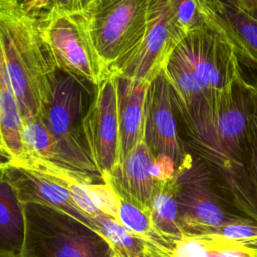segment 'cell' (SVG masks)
I'll list each match as a JSON object with an SVG mask.
<instances>
[{
    "instance_id": "cell-1",
    "label": "cell",
    "mask_w": 257,
    "mask_h": 257,
    "mask_svg": "<svg viewBox=\"0 0 257 257\" xmlns=\"http://www.w3.org/2000/svg\"><path fill=\"white\" fill-rule=\"evenodd\" d=\"M256 88L245 77L238 79L218 99L211 128L187 150L214 170L226 199L240 214L257 220V207L249 176L250 116Z\"/></svg>"
},
{
    "instance_id": "cell-2",
    "label": "cell",
    "mask_w": 257,
    "mask_h": 257,
    "mask_svg": "<svg viewBox=\"0 0 257 257\" xmlns=\"http://www.w3.org/2000/svg\"><path fill=\"white\" fill-rule=\"evenodd\" d=\"M0 46L22 121L42 118L58 69L38 21L21 0H0Z\"/></svg>"
},
{
    "instance_id": "cell-3",
    "label": "cell",
    "mask_w": 257,
    "mask_h": 257,
    "mask_svg": "<svg viewBox=\"0 0 257 257\" xmlns=\"http://www.w3.org/2000/svg\"><path fill=\"white\" fill-rule=\"evenodd\" d=\"M22 257H112L114 249L95 229L64 211L24 203Z\"/></svg>"
},
{
    "instance_id": "cell-4",
    "label": "cell",
    "mask_w": 257,
    "mask_h": 257,
    "mask_svg": "<svg viewBox=\"0 0 257 257\" xmlns=\"http://www.w3.org/2000/svg\"><path fill=\"white\" fill-rule=\"evenodd\" d=\"M87 85L58 71L52 99L42 120L54 139L66 168L87 183H105L87 147L82 122L87 104Z\"/></svg>"
},
{
    "instance_id": "cell-5",
    "label": "cell",
    "mask_w": 257,
    "mask_h": 257,
    "mask_svg": "<svg viewBox=\"0 0 257 257\" xmlns=\"http://www.w3.org/2000/svg\"><path fill=\"white\" fill-rule=\"evenodd\" d=\"M188 152L175 171L183 237L211 234L228 223L246 217L226 199L212 167L200 156Z\"/></svg>"
},
{
    "instance_id": "cell-6",
    "label": "cell",
    "mask_w": 257,
    "mask_h": 257,
    "mask_svg": "<svg viewBox=\"0 0 257 257\" xmlns=\"http://www.w3.org/2000/svg\"><path fill=\"white\" fill-rule=\"evenodd\" d=\"M150 0H97L83 13L94 45L111 73L139 49L148 26Z\"/></svg>"
},
{
    "instance_id": "cell-7",
    "label": "cell",
    "mask_w": 257,
    "mask_h": 257,
    "mask_svg": "<svg viewBox=\"0 0 257 257\" xmlns=\"http://www.w3.org/2000/svg\"><path fill=\"white\" fill-rule=\"evenodd\" d=\"M37 21L58 71L94 88L111 73L94 45L84 13Z\"/></svg>"
},
{
    "instance_id": "cell-8",
    "label": "cell",
    "mask_w": 257,
    "mask_h": 257,
    "mask_svg": "<svg viewBox=\"0 0 257 257\" xmlns=\"http://www.w3.org/2000/svg\"><path fill=\"white\" fill-rule=\"evenodd\" d=\"M174 52L215 101L238 79L245 77L233 47L209 23L188 33Z\"/></svg>"
},
{
    "instance_id": "cell-9",
    "label": "cell",
    "mask_w": 257,
    "mask_h": 257,
    "mask_svg": "<svg viewBox=\"0 0 257 257\" xmlns=\"http://www.w3.org/2000/svg\"><path fill=\"white\" fill-rule=\"evenodd\" d=\"M117 86V76L110 73L94 88L82 122L92 160L104 180L118 163Z\"/></svg>"
},
{
    "instance_id": "cell-10",
    "label": "cell",
    "mask_w": 257,
    "mask_h": 257,
    "mask_svg": "<svg viewBox=\"0 0 257 257\" xmlns=\"http://www.w3.org/2000/svg\"><path fill=\"white\" fill-rule=\"evenodd\" d=\"M183 38L172 17L169 0H150L145 37L132 58L114 74L150 84Z\"/></svg>"
},
{
    "instance_id": "cell-11",
    "label": "cell",
    "mask_w": 257,
    "mask_h": 257,
    "mask_svg": "<svg viewBox=\"0 0 257 257\" xmlns=\"http://www.w3.org/2000/svg\"><path fill=\"white\" fill-rule=\"evenodd\" d=\"M144 142L154 157L171 158L176 169L189 153L181 135L170 88L163 70L148 86Z\"/></svg>"
},
{
    "instance_id": "cell-12",
    "label": "cell",
    "mask_w": 257,
    "mask_h": 257,
    "mask_svg": "<svg viewBox=\"0 0 257 257\" xmlns=\"http://www.w3.org/2000/svg\"><path fill=\"white\" fill-rule=\"evenodd\" d=\"M207 23L233 47L240 65L253 74L257 89V6L248 8L231 0H203Z\"/></svg>"
},
{
    "instance_id": "cell-13",
    "label": "cell",
    "mask_w": 257,
    "mask_h": 257,
    "mask_svg": "<svg viewBox=\"0 0 257 257\" xmlns=\"http://www.w3.org/2000/svg\"><path fill=\"white\" fill-rule=\"evenodd\" d=\"M5 172L21 203H36L64 211L98 231L94 220L76 204L69 189L74 183L10 163H5Z\"/></svg>"
},
{
    "instance_id": "cell-14",
    "label": "cell",
    "mask_w": 257,
    "mask_h": 257,
    "mask_svg": "<svg viewBox=\"0 0 257 257\" xmlns=\"http://www.w3.org/2000/svg\"><path fill=\"white\" fill-rule=\"evenodd\" d=\"M155 157L145 142H141L105 178L119 199L150 211L158 184L154 173Z\"/></svg>"
},
{
    "instance_id": "cell-15",
    "label": "cell",
    "mask_w": 257,
    "mask_h": 257,
    "mask_svg": "<svg viewBox=\"0 0 257 257\" xmlns=\"http://www.w3.org/2000/svg\"><path fill=\"white\" fill-rule=\"evenodd\" d=\"M117 113L120 163L144 141L148 83L117 76ZM117 163V164H118Z\"/></svg>"
},
{
    "instance_id": "cell-16",
    "label": "cell",
    "mask_w": 257,
    "mask_h": 257,
    "mask_svg": "<svg viewBox=\"0 0 257 257\" xmlns=\"http://www.w3.org/2000/svg\"><path fill=\"white\" fill-rule=\"evenodd\" d=\"M22 118L0 46V161L19 164L25 157Z\"/></svg>"
},
{
    "instance_id": "cell-17",
    "label": "cell",
    "mask_w": 257,
    "mask_h": 257,
    "mask_svg": "<svg viewBox=\"0 0 257 257\" xmlns=\"http://www.w3.org/2000/svg\"><path fill=\"white\" fill-rule=\"evenodd\" d=\"M23 242V203L0 163V257H22Z\"/></svg>"
},
{
    "instance_id": "cell-18",
    "label": "cell",
    "mask_w": 257,
    "mask_h": 257,
    "mask_svg": "<svg viewBox=\"0 0 257 257\" xmlns=\"http://www.w3.org/2000/svg\"><path fill=\"white\" fill-rule=\"evenodd\" d=\"M150 212L158 231L167 240L176 245L183 238V233L179 223L178 191L175 174L158 182L152 198Z\"/></svg>"
},
{
    "instance_id": "cell-19",
    "label": "cell",
    "mask_w": 257,
    "mask_h": 257,
    "mask_svg": "<svg viewBox=\"0 0 257 257\" xmlns=\"http://www.w3.org/2000/svg\"><path fill=\"white\" fill-rule=\"evenodd\" d=\"M98 232L121 257H172L173 252L143 239L106 215L94 218Z\"/></svg>"
},
{
    "instance_id": "cell-20",
    "label": "cell",
    "mask_w": 257,
    "mask_h": 257,
    "mask_svg": "<svg viewBox=\"0 0 257 257\" xmlns=\"http://www.w3.org/2000/svg\"><path fill=\"white\" fill-rule=\"evenodd\" d=\"M116 220L131 233L169 251H174L175 244L167 240L158 231L150 211H146L134 204L119 199Z\"/></svg>"
},
{
    "instance_id": "cell-21",
    "label": "cell",
    "mask_w": 257,
    "mask_h": 257,
    "mask_svg": "<svg viewBox=\"0 0 257 257\" xmlns=\"http://www.w3.org/2000/svg\"><path fill=\"white\" fill-rule=\"evenodd\" d=\"M175 24L184 37L207 24L203 0H169Z\"/></svg>"
},
{
    "instance_id": "cell-22",
    "label": "cell",
    "mask_w": 257,
    "mask_h": 257,
    "mask_svg": "<svg viewBox=\"0 0 257 257\" xmlns=\"http://www.w3.org/2000/svg\"><path fill=\"white\" fill-rule=\"evenodd\" d=\"M204 252L203 257H257V252L217 234L193 236Z\"/></svg>"
},
{
    "instance_id": "cell-23",
    "label": "cell",
    "mask_w": 257,
    "mask_h": 257,
    "mask_svg": "<svg viewBox=\"0 0 257 257\" xmlns=\"http://www.w3.org/2000/svg\"><path fill=\"white\" fill-rule=\"evenodd\" d=\"M97 0H41L28 12L42 20L54 15L83 13L91 4Z\"/></svg>"
},
{
    "instance_id": "cell-24",
    "label": "cell",
    "mask_w": 257,
    "mask_h": 257,
    "mask_svg": "<svg viewBox=\"0 0 257 257\" xmlns=\"http://www.w3.org/2000/svg\"><path fill=\"white\" fill-rule=\"evenodd\" d=\"M249 176L257 207V90L254 95L253 108L250 116V161Z\"/></svg>"
},
{
    "instance_id": "cell-25",
    "label": "cell",
    "mask_w": 257,
    "mask_h": 257,
    "mask_svg": "<svg viewBox=\"0 0 257 257\" xmlns=\"http://www.w3.org/2000/svg\"><path fill=\"white\" fill-rule=\"evenodd\" d=\"M233 1L234 3L236 4H239L241 6H244V7H249V8H252V7H255L257 6V4L253 3L251 0H231Z\"/></svg>"
},
{
    "instance_id": "cell-26",
    "label": "cell",
    "mask_w": 257,
    "mask_h": 257,
    "mask_svg": "<svg viewBox=\"0 0 257 257\" xmlns=\"http://www.w3.org/2000/svg\"><path fill=\"white\" fill-rule=\"evenodd\" d=\"M112 257H121V256H120L118 253H116V252L114 251V254H113V256H112Z\"/></svg>"
},
{
    "instance_id": "cell-27",
    "label": "cell",
    "mask_w": 257,
    "mask_h": 257,
    "mask_svg": "<svg viewBox=\"0 0 257 257\" xmlns=\"http://www.w3.org/2000/svg\"><path fill=\"white\" fill-rule=\"evenodd\" d=\"M253 3H255V4H257V0H251Z\"/></svg>"
},
{
    "instance_id": "cell-28",
    "label": "cell",
    "mask_w": 257,
    "mask_h": 257,
    "mask_svg": "<svg viewBox=\"0 0 257 257\" xmlns=\"http://www.w3.org/2000/svg\"><path fill=\"white\" fill-rule=\"evenodd\" d=\"M0 163H4V162H1V161H0Z\"/></svg>"
}]
</instances>
